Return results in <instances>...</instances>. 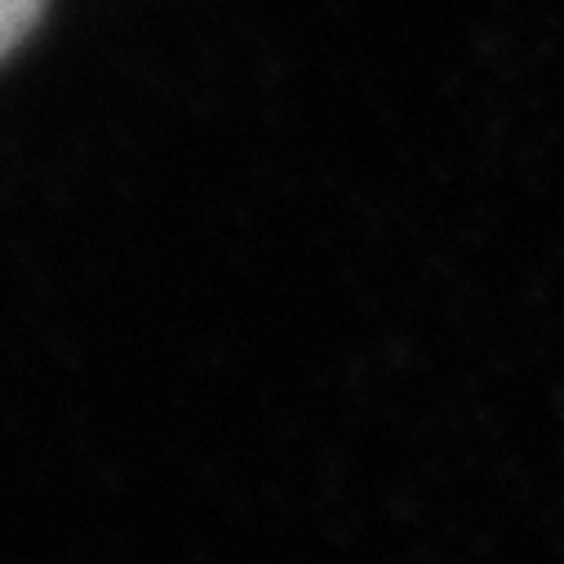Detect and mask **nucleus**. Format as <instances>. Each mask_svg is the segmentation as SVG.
I'll return each instance as SVG.
<instances>
[{
	"mask_svg": "<svg viewBox=\"0 0 564 564\" xmlns=\"http://www.w3.org/2000/svg\"><path fill=\"white\" fill-rule=\"evenodd\" d=\"M45 0H0V63H6L41 23Z\"/></svg>",
	"mask_w": 564,
	"mask_h": 564,
	"instance_id": "f257e3e1",
	"label": "nucleus"
}]
</instances>
